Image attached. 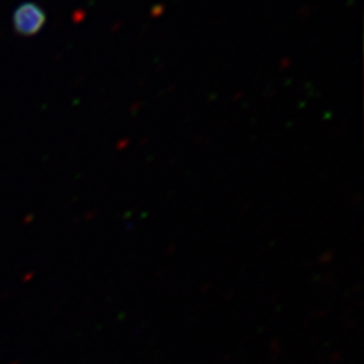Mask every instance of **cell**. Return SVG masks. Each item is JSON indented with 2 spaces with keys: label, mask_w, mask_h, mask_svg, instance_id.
I'll return each instance as SVG.
<instances>
[{
  "label": "cell",
  "mask_w": 364,
  "mask_h": 364,
  "mask_svg": "<svg viewBox=\"0 0 364 364\" xmlns=\"http://www.w3.org/2000/svg\"><path fill=\"white\" fill-rule=\"evenodd\" d=\"M13 23H14L16 32L20 33V36L32 37L43 29L46 23V13L33 2L21 4L16 9Z\"/></svg>",
  "instance_id": "obj_1"
}]
</instances>
